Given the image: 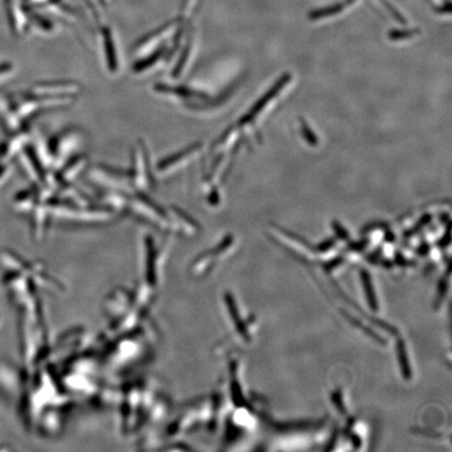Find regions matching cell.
I'll return each mask as SVG.
<instances>
[{
  "label": "cell",
  "instance_id": "obj_2",
  "mask_svg": "<svg viewBox=\"0 0 452 452\" xmlns=\"http://www.w3.org/2000/svg\"><path fill=\"white\" fill-rule=\"evenodd\" d=\"M80 90L78 85L74 83H66V82H59V83H50L47 85H41L36 88V91L38 94L43 95H50V96H70V94L76 93Z\"/></svg>",
  "mask_w": 452,
  "mask_h": 452
},
{
  "label": "cell",
  "instance_id": "obj_3",
  "mask_svg": "<svg viewBox=\"0 0 452 452\" xmlns=\"http://www.w3.org/2000/svg\"><path fill=\"white\" fill-rule=\"evenodd\" d=\"M147 157L145 154V150L143 148L139 149L135 156V171H134V184L141 189H145L148 187L147 176Z\"/></svg>",
  "mask_w": 452,
  "mask_h": 452
},
{
  "label": "cell",
  "instance_id": "obj_5",
  "mask_svg": "<svg viewBox=\"0 0 452 452\" xmlns=\"http://www.w3.org/2000/svg\"><path fill=\"white\" fill-rule=\"evenodd\" d=\"M361 281L363 284V290L365 293V298H366L368 306L370 307V309L373 311H377L378 310V302H377V299L375 296L374 287H373L370 276L367 271L361 270Z\"/></svg>",
  "mask_w": 452,
  "mask_h": 452
},
{
  "label": "cell",
  "instance_id": "obj_1",
  "mask_svg": "<svg viewBox=\"0 0 452 452\" xmlns=\"http://www.w3.org/2000/svg\"><path fill=\"white\" fill-rule=\"evenodd\" d=\"M201 149H202L201 145H195L191 146L190 148L183 150L180 153L170 156L169 158H166L165 161L158 164V166H157V172H158V174L165 176L174 173L175 171H178L182 167L193 162L195 157L198 156Z\"/></svg>",
  "mask_w": 452,
  "mask_h": 452
},
{
  "label": "cell",
  "instance_id": "obj_4",
  "mask_svg": "<svg viewBox=\"0 0 452 452\" xmlns=\"http://www.w3.org/2000/svg\"><path fill=\"white\" fill-rule=\"evenodd\" d=\"M397 358H398V363H399V366L401 369V374L403 375V378L405 380H410L411 376H412V373H411V367L409 365L406 347H405L403 339H399L397 341Z\"/></svg>",
  "mask_w": 452,
  "mask_h": 452
},
{
  "label": "cell",
  "instance_id": "obj_6",
  "mask_svg": "<svg viewBox=\"0 0 452 452\" xmlns=\"http://www.w3.org/2000/svg\"><path fill=\"white\" fill-rule=\"evenodd\" d=\"M85 166V158L83 156H77L74 161H72L62 172L61 176L64 180H71L73 177L81 172L83 167Z\"/></svg>",
  "mask_w": 452,
  "mask_h": 452
},
{
  "label": "cell",
  "instance_id": "obj_7",
  "mask_svg": "<svg viewBox=\"0 0 452 452\" xmlns=\"http://www.w3.org/2000/svg\"><path fill=\"white\" fill-rule=\"evenodd\" d=\"M332 401H333L334 405L337 407V409H338V411L340 412V414H345V408H344L343 403L341 402V396H340L339 392H337V391L336 392L335 391L333 392V394H332Z\"/></svg>",
  "mask_w": 452,
  "mask_h": 452
},
{
  "label": "cell",
  "instance_id": "obj_8",
  "mask_svg": "<svg viewBox=\"0 0 452 452\" xmlns=\"http://www.w3.org/2000/svg\"><path fill=\"white\" fill-rule=\"evenodd\" d=\"M334 229H336V230H337L338 235H339V237H340L341 239H343V240H347V239H348V237H349V235H348V232H347L343 228H341L340 225H338V224L335 223V224H334Z\"/></svg>",
  "mask_w": 452,
  "mask_h": 452
}]
</instances>
